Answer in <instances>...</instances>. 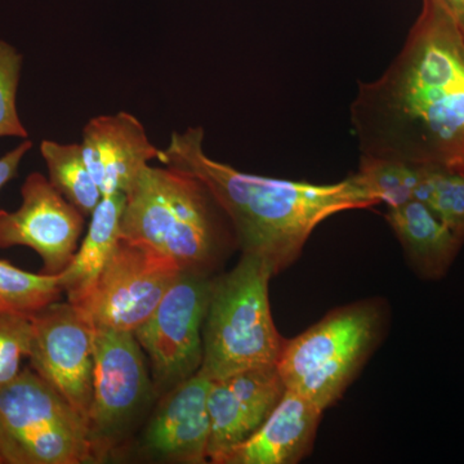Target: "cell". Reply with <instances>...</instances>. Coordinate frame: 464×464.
Listing matches in <instances>:
<instances>
[{"label":"cell","instance_id":"obj_1","mask_svg":"<svg viewBox=\"0 0 464 464\" xmlns=\"http://www.w3.org/2000/svg\"><path fill=\"white\" fill-rule=\"evenodd\" d=\"M350 116L362 157L464 167V38L441 0H422L401 51L359 85Z\"/></svg>","mask_w":464,"mask_h":464},{"label":"cell","instance_id":"obj_2","mask_svg":"<svg viewBox=\"0 0 464 464\" xmlns=\"http://www.w3.org/2000/svg\"><path fill=\"white\" fill-rule=\"evenodd\" d=\"M203 143L201 127L173 132L159 161L206 183L230 219L241 255L264 259L274 275L297 261L329 217L380 204L356 173L334 183L257 176L208 157Z\"/></svg>","mask_w":464,"mask_h":464},{"label":"cell","instance_id":"obj_3","mask_svg":"<svg viewBox=\"0 0 464 464\" xmlns=\"http://www.w3.org/2000/svg\"><path fill=\"white\" fill-rule=\"evenodd\" d=\"M121 235L159 250L185 273L203 275H212L237 246L230 219L206 183L150 164L125 194Z\"/></svg>","mask_w":464,"mask_h":464},{"label":"cell","instance_id":"obj_4","mask_svg":"<svg viewBox=\"0 0 464 464\" xmlns=\"http://www.w3.org/2000/svg\"><path fill=\"white\" fill-rule=\"evenodd\" d=\"M273 276L264 259L241 255L228 273L213 277L199 369L210 380L279 362L286 340L271 313Z\"/></svg>","mask_w":464,"mask_h":464},{"label":"cell","instance_id":"obj_5","mask_svg":"<svg viewBox=\"0 0 464 464\" xmlns=\"http://www.w3.org/2000/svg\"><path fill=\"white\" fill-rule=\"evenodd\" d=\"M389 310L380 298L337 307L286 340L277 362L286 389L325 411L342 399L380 346Z\"/></svg>","mask_w":464,"mask_h":464},{"label":"cell","instance_id":"obj_6","mask_svg":"<svg viewBox=\"0 0 464 464\" xmlns=\"http://www.w3.org/2000/svg\"><path fill=\"white\" fill-rule=\"evenodd\" d=\"M92 462L87 420L32 366L0 387V464Z\"/></svg>","mask_w":464,"mask_h":464},{"label":"cell","instance_id":"obj_7","mask_svg":"<svg viewBox=\"0 0 464 464\" xmlns=\"http://www.w3.org/2000/svg\"><path fill=\"white\" fill-rule=\"evenodd\" d=\"M154 395L148 359L133 333L93 328V395L87 424L94 462L115 450Z\"/></svg>","mask_w":464,"mask_h":464},{"label":"cell","instance_id":"obj_8","mask_svg":"<svg viewBox=\"0 0 464 464\" xmlns=\"http://www.w3.org/2000/svg\"><path fill=\"white\" fill-rule=\"evenodd\" d=\"M213 275L183 273L133 332L148 356L157 396L192 377L203 362V326Z\"/></svg>","mask_w":464,"mask_h":464},{"label":"cell","instance_id":"obj_9","mask_svg":"<svg viewBox=\"0 0 464 464\" xmlns=\"http://www.w3.org/2000/svg\"><path fill=\"white\" fill-rule=\"evenodd\" d=\"M182 273L172 258L121 235L90 297L76 307L93 328L133 333Z\"/></svg>","mask_w":464,"mask_h":464},{"label":"cell","instance_id":"obj_10","mask_svg":"<svg viewBox=\"0 0 464 464\" xmlns=\"http://www.w3.org/2000/svg\"><path fill=\"white\" fill-rule=\"evenodd\" d=\"M30 317V366L87 420L93 395V326L69 301L53 302Z\"/></svg>","mask_w":464,"mask_h":464},{"label":"cell","instance_id":"obj_11","mask_svg":"<svg viewBox=\"0 0 464 464\" xmlns=\"http://www.w3.org/2000/svg\"><path fill=\"white\" fill-rule=\"evenodd\" d=\"M21 198L16 210L0 209V249L27 246L42 258V273L60 275L78 250L85 216L39 172L26 177Z\"/></svg>","mask_w":464,"mask_h":464},{"label":"cell","instance_id":"obj_12","mask_svg":"<svg viewBox=\"0 0 464 464\" xmlns=\"http://www.w3.org/2000/svg\"><path fill=\"white\" fill-rule=\"evenodd\" d=\"M285 390L277 366L249 369L212 380L208 392V462L222 464L232 449L257 431Z\"/></svg>","mask_w":464,"mask_h":464},{"label":"cell","instance_id":"obj_13","mask_svg":"<svg viewBox=\"0 0 464 464\" xmlns=\"http://www.w3.org/2000/svg\"><path fill=\"white\" fill-rule=\"evenodd\" d=\"M81 146L102 197L127 194L143 168L161 158L141 121L125 111L92 118L84 125Z\"/></svg>","mask_w":464,"mask_h":464},{"label":"cell","instance_id":"obj_14","mask_svg":"<svg viewBox=\"0 0 464 464\" xmlns=\"http://www.w3.org/2000/svg\"><path fill=\"white\" fill-rule=\"evenodd\" d=\"M209 377L201 371L160 396L150 418L143 447L170 462H208L210 417L208 411Z\"/></svg>","mask_w":464,"mask_h":464},{"label":"cell","instance_id":"obj_15","mask_svg":"<svg viewBox=\"0 0 464 464\" xmlns=\"http://www.w3.org/2000/svg\"><path fill=\"white\" fill-rule=\"evenodd\" d=\"M323 411L288 389L264 424L222 464H295L310 456Z\"/></svg>","mask_w":464,"mask_h":464},{"label":"cell","instance_id":"obj_16","mask_svg":"<svg viewBox=\"0 0 464 464\" xmlns=\"http://www.w3.org/2000/svg\"><path fill=\"white\" fill-rule=\"evenodd\" d=\"M384 217L413 273L426 282L444 279L463 248L464 237L417 199L387 208Z\"/></svg>","mask_w":464,"mask_h":464},{"label":"cell","instance_id":"obj_17","mask_svg":"<svg viewBox=\"0 0 464 464\" xmlns=\"http://www.w3.org/2000/svg\"><path fill=\"white\" fill-rule=\"evenodd\" d=\"M125 195L121 192L102 197L91 216L82 246L69 266L60 274L61 286L67 301L75 306L90 297L110 256L121 239V218Z\"/></svg>","mask_w":464,"mask_h":464},{"label":"cell","instance_id":"obj_18","mask_svg":"<svg viewBox=\"0 0 464 464\" xmlns=\"http://www.w3.org/2000/svg\"><path fill=\"white\" fill-rule=\"evenodd\" d=\"M41 154L53 188L85 217H91L102 199V192L88 169L82 146L44 140Z\"/></svg>","mask_w":464,"mask_h":464},{"label":"cell","instance_id":"obj_19","mask_svg":"<svg viewBox=\"0 0 464 464\" xmlns=\"http://www.w3.org/2000/svg\"><path fill=\"white\" fill-rule=\"evenodd\" d=\"M63 295L60 275L30 273L0 259V313L30 316Z\"/></svg>","mask_w":464,"mask_h":464},{"label":"cell","instance_id":"obj_20","mask_svg":"<svg viewBox=\"0 0 464 464\" xmlns=\"http://www.w3.org/2000/svg\"><path fill=\"white\" fill-rule=\"evenodd\" d=\"M415 199L464 237V167H422Z\"/></svg>","mask_w":464,"mask_h":464},{"label":"cell","instance_id":"obj_21","mask_svg":"<svg viewBox=\"0 0 464 464\" xmlns=\"http://www.w3.org/2000/svg\"><path fill=\"white\" fill-rule=\"evenodd\" d=\"M356 174L380 204L395 208L415 199L422 167L360 155Z\"/></svg>","mask_w":464,"mask_h":464},{"label":"cell","instance_id":"obj_22","mask_svg":"<svg viewBox=\"0 0 464 464\" xmlns=\"http://www.w3.org/2000/svg\"><path fill=\"white\" fill-rule=\"evenodd\" d=\"M23 54L14 45L0 41V139L29 137L17 111V91L20 84Z\"/></svg>","mask_w":464,"mask_h":464},{"label":"cell","instance_id":"obj_23","mask_svg":"<svg viewBox=\"0 0 464 464\" xmlns=\"http://www.w3.org/2000/svg\"><path fill=\"white\" fill-rule=\"evenodd\" d=\"M32 341V317L0 313V387L14 381L23 371L21 364L24 359H29Z\"/></svg>","mask_w":464,"mask_h":464},{"label":"cell","instance_id":"obj_24","mask_svg":"<svg viewBox=\"0 0 464 464\" xmlns=\"http://www.w3.org/2000/svg\"><path fill=\"white\" fill-rule=\"evenodd\" d=\"M32 149L33 142L26 139L25 141L21 142L16 148L0 158V191L17 176L21 161Z\"/></svg>","mask_w":464,"mask_h":464},{"label":"cell","instance_id":"obj_25","mask_svg":"<svg viewBox=\"0 0 464 464\" xmlns=\"http://www.w3.org/2000/svg\"><path fill=\"white\" fill-rule=\"evenodd\" d=\"M441 3L450 12L464 38V0H441Z\"/></svg>","mask_w":464,"mask_h":464}]
</instances>
